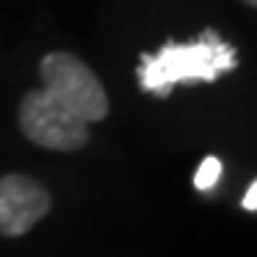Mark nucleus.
Segmentation results:
<instances>
[{
  "instance_id": "5",
  "label": "nucleus",
  "mask_w": 257,
  "mask_h": 257,
  "mask_svg": "<svg viewBox=\"0 0 257 257\" xmlns=\"http://www.w3.org/2000/svg\"><path fill=\"white\" fill-rule=\"evenodd\" d=\"M220 173H223V163H220L215 155H207L202 163H200V168H197L194 173V186L200 192H210L213 186L220 181Z\"/></svg>"
},
{
  "instance_id": "2",
  "label": "nucleus",
  "mask_w": 257,
  "mask_h": 257,
  "mask_svg": "<svg viewBox=\"0 0 257 257\" xmlns=\"http://www.w3.org/2000/svg\"><path fill=\"white\" fill-rule=\"evenodd\" d=\"M40 76L42 89L50 92L58 102H63L84 123L105 121V115L110 113V102L97 74L76 55L48 53L40 63Z\"/></svg>"
},
{
  "instance_id": "4",
  "label": "nucleus",
  "mask_w": 257,
  "mask_h": 257,
  "mask_svg": "<svg viewBox=\"0 0 257 257\" xmlns=\"http://www.w3.org/2000/svg\"><path fill=\"white\" fill-rule=\"evenodd\" d=\"M53 200L45 186L24 173H8L0 179V233L24 236L50 213Z\"/></svg>"
},
{
  "instance_id": "1",
  "label": "nucleus",
  "mask_w": 257,
  "mask_h": 257,
  "mask_svg": "<svg viewBox=\"0 0 257 257\" xmlns=\"http://www.w3.org/2000/svg\"><path fill=\"white\" fill-rule=\"evenodd\" d=\"M236 66V48L228 45L215 29H205L194 42L168 40L158 53H145L137 76L145 92L168 97L176 84H213L220 74L233 71Z\"/></svg>"
},
{
  "instance_id": "6",
  "label": "nucleus",
  "mask_w": 257,
  "mask_h": 257,
  "mask_svg": "<svg viewBox=\"0 0 257 257\" xmlns=\"http://www.w3.org/2000/svg\"><path fill=\"white\" fill-rule=\"evenodd\" d=\"M241 207L244 210H257V181H252V186L247 189V194H244V200H241Z\"/></svg>"
},
{
  "instance_id": "7",
  "label": "nucleus",
  "mask_w": 257,
  "mask_h": 257,
  "mask_svg": "<svg viewBox=\"0 0 257 257\" xmlns=\"http://www.w3.org/2000/svg\"><path fill=\"white\" fill-rule=\"evenodd\" d=\"M244 3H249V6H254V8H257V0H244Z\"/></svg>"
},
{
  "instance_id": "3",
  "label": "nucleus",
  "mask_w": 257,
  "mask_h": 257,
  "mask_svg": "<svg viewBox=\"0 0 257 257\" xmlns=\"http://www.w3.org/2000/svg\"><path fill=\"white\" fill-rule=\"evenodd\" d=\"M19 126L29 142L55 153H74L89 139L87 123L45 89L24 95L19 105Z\"/></svg>"
}]
</instances>
